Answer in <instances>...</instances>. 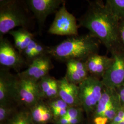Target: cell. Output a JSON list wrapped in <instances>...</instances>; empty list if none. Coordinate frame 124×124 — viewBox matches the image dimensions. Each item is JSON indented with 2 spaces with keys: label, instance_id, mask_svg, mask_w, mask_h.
<instances>
[{
  "label": "cell",
  "instance_id": "obj_1",
  "mask_svg": "<svg viewBox=\"0 0 124 124\" xmlns=\"http://www.w3.org/2000/svg\"><path fill=\"white\" fill-rule=\"evenodd\" d=\"M78 21L80 27L87 29L111 54L123 50L119 35V19L103 1H88L86 11Z\"/></svg>",
  "mask_w": 124,
  "mask_h": 124
},
{
  "label": "cell",
  "instance_id": "obj_2",
  "mask_svg": "<svg viewBox=\"0 0 124 124\" xmlns=\"http://www.w3.org/2000/svg\"><path fill=\"white\" fill-rule=\"evenodd\" d=\"M101 42L87 34L68 36L55 46L47 47V53L58 62L72 60L85 61L91 55L98 53Z\"/></svg>",
  "mask_w": 124,
  "mask_h": 124
},
{
  "label": "cell",
  "instance_id": "obj_3",
  "mask_svg": "<svg viewBox=\"0 0 124 124\" xmlns=\"http://www.w3.org/2000/svg\"><path fill=\"white\" fill-rule=\"evenodd\" d=\"M30 12L24 0H0V38L16 27L32 28L35 18Z\"/></svg>",
  "mask_w": 124,
  "mask_h": 124
},
{
  "label": "cell",
  "instance_id": "obj_4",
  "mask_svg": "<svg viewBox=\"0 0 124 124\" xmlns=\"http://www.w3.org/2000/svg\"><path fill=\"white\" fill-rule=\"evenodd\" d=\"M122 105L116 90L105 87L102 98L93 114V124H109Z\"/></svg>",
  "mask_w": 124,
  "mask_h": 124
},
{
  "label": "cell",
  "instance_id": "obj_5",
  "mask_svg": "<svg viewBox=\"0 0 124 124\" xmlns=\"http://www.w3.org/2000/svg\"><path fill=\"white\" fill-rule=\"evenodd\" d=\"M81 107L87 115L93 114L105 88L102 80L90 75L78 85Z\"/></svg>",
  "mask_w": 124,
  "mask_h": 124
},
{
  "label": "cell",
  "instance_id": "obj_6",
  "mask_svg": "<svg viewBox=\"0 0 124 124\" xmlns=\"http://www.w3.org/2000/svg\"><path fill=\"white\" fill-rule=\"evenodd\" d=\"M77 21L75 17L67 10L65 1L55 13V18L48 32L57 36H78L80 26Z\"/></svg>",
  "mask_w": 124,
  "mask_h": 124
},
{
  "label": "cell",
  "instance_id": "obj_7",
  "mask_svg": "<svg viewBox=\"0 0 124 124\" xmlns=\"http://www.w3.org/2000/svg\"><path fill=\"white\" fill-rule=\"evenodd\" d=\"M28 8L34 15L38 25V32L41 34L46 18L55 13L65 2L64 0H26Z\"/></svg>",
  "mask_w": 124,
  "mask_h": 124
},
{
  "label": "cell",
  "instance_id": "obj_8",
  "mask_svg": "<svg viewBox=\"0 0 124 124\" xmlns=\"http://www.w3.org/2000/svg\"><path fill=\"white\" fill-rule=\"evenodd\" d=\"M0 64L2 67L13 69L17 74L24 67L28 66L22 54L4 37L0 38Z\"/></svg>",
  "mask_w": 124,
  "mask_h": 124
},
{
  "label": "cell",
  "instance_id": "obj_9",
  "mask_svg": "<svg viewBox=\"0 0 124 124\" xmlns=\"http://www.w3.org/2000/svg\"><path fill=\"white\" fill-rule=\"evenodd\" d=\"M42 99H43L37 83L18 76L16 85V100L17 103L23 104L30 109Z\"/></svg>",
  "mask_w": 124,
  "mask_h": 124
},
{
  "label": "cell",
  "instance_id": "obj_10",
  "mask_svg": "<svg viewBox=\"0 0 124 124\" xmlns=\"http://www.w3.org/2000/svg\"><path fill=\"white\" fill-rule=\"evenodd\" d=\"M114 61L103 75L101 80L105 87L118 88L124 84V52L121 51L111 54Z\"/></svg>",
  "mask_w": 124,
  "mask_h": 124
},
{
  "label": "cell",
  "instance_id": "obj_11",
  "mask_svg": "<svg viewBox=\"0 0 124 124\" xmlns=\"http://www.w3.org/2000/svg\"><path fill=\"white\" fill-rule=\"evenodd\" d=\"M52 57L46 54L35 59L23 71L17 74L20 78L37 83L54 68Z\"/></svg>",
  "mask_w": 124,
  "mask_h": 124
},
{
  "label": "cell",
  "instance_id": "obj_12",
  "mask_svg": "<svg viewBox=\"0 0 124 124\" xmlns=\"http://www.w3.org/2000/svg\"><path fill=\"white\" fill-rule=\"evenodd\" d=\"M18 76L4 67L0 69V105H13L16 100V85Z\"/></svg>",
  "mask_w": 124,
  "mask_h": 124
},
{
  "label": "cell",
  "instance_id": "obj_13",
  "mask_svg": "<svg viewBox=\"0 0 124 124\" xmlns=\"http://www.w3.org/2000/svg\"><path fill=\"white\" fill-rule=\"evenodd\" d=\"M113 61L114 58L112 57H108L96 53L90 56L85 61V63L90 75L101 80Z\"/></svg>",
  "mask_w": 124,
  "mask_h": 124
},
{
  "label": "cell",
  "instance_id": "obj_14",
  "mask_svg": "<svg viewBox=\"0 0 124 124\" xmlns=\"http://www.w3.org/2000/svg\"><path fill=\"white\" fill-rule=\"evenodd\" d=\"M58 97L69 106L81 107L79 86L69 82L64 76L58 80Z\"/></svg>",
  "mask_w": 124,
  "mask_h": 124
},
{
  "label": "cell",
  "instance_id": "obj_15",
  "mask_svg": "<svg viewBox=\"0 0 124 124\" xmlns=\"http://www.w3.org/2000/svg\"><path fill=\"white\" fill-rule=\"evenodd\" d=\"M29 109L35 124H47L53 121L51 110L43 99Z\"/></svg>",
  "mask_w": 124,
  "mask_h": 124
},
{
  "label": "cell",
  "instance_id": "obj_16",
  "mask_svg": "<svg viewBox=\"0 0 124 124\" xmlns=\"http://www.w3.org/2000/svg\"><path fill=\"white\" fill-rule=\"evenodd\" d=\"M37 84L43 99L50 100L58 97V80L50 74L40 80Z\"/></svg>",
  "mask_w": 124,
  "mask_h": 124
},
{
  "label": "cell",
  "instance_id": "obj_17",
  "mask_svg": "<svg viewBox=\"0 0 124 124\" xmlns=\"http://www.w3.org/2000/svg\"><path fill=\"white\" fill-rule=\"evenodd\" d=\"M7 124H35L29 110L15 113L8 121Z\"/></svg>",
  "mask_w": 124,
  "mask_h": 124
},
{
  "label": "cell",
  "instance_id": "obj_18",
  "mask_svg": "<svg viewBox=\"0 0 124 124\" xmlns=\"http://www.w3.org/2000/svg\"><path fill=\"white\" fill-rule=\"evenodd\" d=\"M105 3L117 18H124V0H107Z\"/></svg>",
  "mask_w": 124,
  "mask_h": 124
},
{
  "label": "cell",
  "instance_id": "obj_19",
  "mask_svg": "<svg viewBox=\"0 0 124 124\" xmlns=\"http://www.w3.org/2000/svg\"><path fill=\"white\" fill-rule=\"evenodd\" d=\"M66 66L70 67L77 71L81 77L85 80L90 76L86 69L85 61L80 60H72L66 63Z\"/></svg>",
  "mask_w": 124,
  "mask_h": 124
},
{
  "label": "cell",
  "instance_id": "obj_20",
  "mask_svg": "<svg viewBox=\"0 0 124 124\" xmlns=\"http://www.w3.org/2000/svg\"><path fill=\"white\" fill-rule=\"evenodd\" d=\"M66 67V72L64 77L69 82L78 85L84 80L80 74L75 70L70 67Z\"/></svg>",
  "mask_w": 124,
  "mask_h": 124
},
{
  "label": "cell",
  "instance_id": "obj_21",
  "mask_svg": "<svg viewBox=\"0 0 124 124\" xmlns=\"http://www.w3.org/2000/svg\"><path fill=\"white\" fill-rule=\"evenodd\" d=\"M13 105H0V124L8 121L13 115Z\"/></svg>",
  "mask_w": 124,
  "mask_h": 124
},
{
  "label": "cell",
  "instance_id": "obj_22",
  "mask_svg": "<svg viewBox=\"0 0 124 124\" xmlns=\"http://www.w3.org/2000/svg\"><path fill=\"white\" fill-rule=\"evenodd\" d=\"M17 31L25 49L32 40L35 39L34 36L28 30L24 28H20Z\"/></svg>",
  "mask_w": 124,
  "mask_h": 124
},
{
  "label": "cell",
  "instance_id": "obj_23",
  "mask_svg": "<svg viewBox=\"0 0 124 124\" xmlns=\"http://www.w3.org/2000/svg\"><path fill=\"white\" fill-rule=\"evenodd\" d=\"M37 42L38 41H37L35 39H34L30 43V44L27 46L26 48L24 49L23 53L22 55L26 60L28 66L32 62L33 53L37 44Z\"/></svg>",
  "mask_w": 124,
  "mask_h": 124
},
{
  "label": "cell",
  "instance_id": "obj_24",
  "mask_svg": "<svg viewBox=\"0 0 124 124\" xmlns=\"http://www.w3.org/2000/svg\"><path fill=\"white\" fill-rule=\"evenodd\" d=\"M84 111L81 107L70 106L67 111L66 114L64 117L69 119H74L83 116Z\"/></svg>",
  "mask_w": 124,
  "mask_h": 124
},
{
  "label": "cell",
  "instance_id": "obj_25",
  "mask_svg": "<svg viewBox=\"0 0 124 124\" xmlns=\"http://www.w3.org/2000/svg\"><path fill=\"white\" fill-rule=\"evenodd\" d=\"M46 102L51 110L67 108L70 107L65 102H64L59 97L52 100H47V101Z\"/></svg>",
  "mask_w": 124,
  "mask_h": 124
},
{
  "label": "cell",
  "instance_id": "obj_26",
  "mask_svg": "<svg viewBox=\"0 0 124 124\" xmlns=\"http://www.w3.org/2000/svg\"><path fill=\"white\" fill-rule=\"evenodd\" d=\"M8 34L12 36L13 38L15 48L17 49V50H18L19 53L22 54L23 52L25 49V47L18 34L17 30L11 31L8 33Z\"/></svg>",
  "mask_w": 124,
  "mask_h": 124
},
{
  "label": "cell",
  "instance_id": "obj_27",
  "mask_svg": "<svg viewBox=\"0 0 124 124\" xmlns=\"http://www.w3.org/2000/svg\"><path fill=\"white\" fill-rule=\"evenodd\" d=\"M47 47L38 41L32 55V61L36 58L47 54Z\"/></svg>",
  "mask_w": 124,
  "mask_h": 124
},
{
  "label": "cell",
  "instance_id": "obj_28",
  "mask_svg": "<svg viewBox=\"0 0 124 124\" xmlns=\"http://www.w3.org/2000/svg\"><path fill=\"white\" fill-rule=\"evenodd\" d=\"M119 35L124 52V18L119 19Z\"/></svg>",
  "mask_w": 124,
  "mask_h": 124
},
{
  "label": "cell",
  "instance_id": "obj_29",
  "mask_svg": "<svg viewBox=\"0 0 124 124\" xmlns=\"http://www.w3.org/2000/svg\"><path fill=\"white\" fill-rule=\"evenodd\" d=\"M116 90L118 93L121 105L124 107V84Z\"/></svg>",
  "mask_w": 124,
  "mask_h": 124
},
{
  "label": "cell",
  "instance_id": "obj_30",
  "mask_svg": "<svg viewBox=\"0 0 124 124\" xmlns=\"http://www.w3.org/2000/svg\"><path fill=\"white\" fill-rule=\"evenodd\" d=\"M69 119L65 117H63L55 121V124H69Z\"/></svg>",
  "mask_w": 124,
  "mask_h": 124
},
{
  "label": "cell",
  "instance_id": "obj_31",
  "mask_svg": "<svg viewBox=\"0 0 124 124\" xmlns=\"http://www.w3.org/2000/svg\"></svg>",
  "mask_w": 124,
  "mask_h": 124
}]
</instances>
